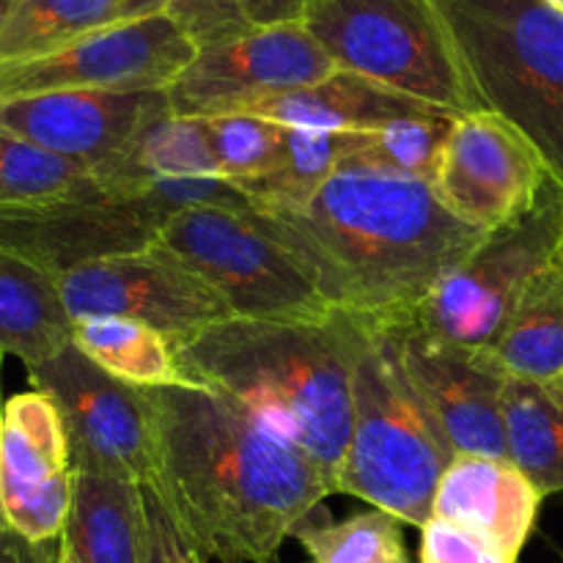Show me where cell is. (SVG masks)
I'll list each match as a JSON object with an SVG mask.
<instances>
[{
  "instance_id": "cell-1",
  "label": "cell",
  "mask_w": 563,
  "mask_h": 563,
  "mask_svg": "<svg viewBox=\"0 0 563 563\" xmlns=\"http://www.w3.org/2000/svg\"><path fill=\"white\" fill-rule=\"evenodd\" d=\"M335 311L399 328L482 245L416 176L350 157L300 209H247Z\"/></svg>"
},
{
  "instance_id": "cell-2",
  "label": "cell",
  "mask_w": 563,
  "mask_h": 563,
  "mask_svg": "<svg viewBox=\"0 0 563 563\" xmlns=\"http://www.w3.org/2000/svg\"><path fill=\"white\" fill-rule=\"evenodd\" d=\"M157 434L148 487L203 561L278 563L280 548L328 495L297 445L207 385L146 388Z\"/></svg>"
},
{
  "instance_id": "cell-3",
  "label": "cell",
  "mask_w": 563,
  "mask_h": 563,
  "mask_svg": "<svg viewBox=\"0 0 563 563\" xmlns=\"http://www.w3.org/2000/svg\"><path fill=\"white\" fill-rule=\"evenodd\" d=\"M357 322H267L231 317L170 341L192 385L220 390L269 432L311 456L339 493L352 434V352Z\"/></svg>"
},
{
  "instance_id": "cell-4",
  "label": "cell",
  "mask_w": 563,
  "mask_h": 563,
  "mask_svg": "<svg viewBox=\"0 0 563 563\" xmlns=\"http://www.w3.org/2000/svg\"><path fill=\"white\" fill-rule=\"evenodd\" d=\"M451 462L454 454L412 388L394 333L357 322L352 434L339 493L355 495L401 526L421 531L432 517L440 478Z\"/></svg>"
},
{
  "instance_id": "cell-5",
  "label": "cell",
  "mask_w": 563,
  "mask_h": 563,
  "mask_svg": "<svg viewBox=\"0 0 563 563\" xmlns=\"http://www.w3.org/2000/svg\"><path fill=\"white\" fill-rule=\"evenodd\" d=\"M484 110L522 132L563 187V14L542 0H434Z\"/></svg>"
},
{
  "instance_id": "cell-6",
  "label": "cell",
  "mask_w": 563,
  "mask_h": 563,
  "mask_svg": "<svg viewBox=\"0 0 563 563\" xmlns=\"http://www.w3.org/2000/svg\"><path fill=\"white\" fill-rule=\"evenodd\" d=\"M302 25L339 71L454 119L484 110L434 0H317Z\"/></svg>"
},
{
  "instance_id": "cell-7",
  "label": "cell",
  "mask_w": 563,
  "mask_h": 563,
  "mask_svg": "<svg viewBox=\"0 0 563 563\" xmlns=\"http://www.w3.org/2000/svg\"><path fill=\"white\" fill-rule=\"evenodd\" d=\"M152 245L201 275L240 319L328 322L341 313L291 253L247 218V209H181L159 225Z\"/></svg>"
},
{
  "instance_id": "cell-8",
  "label": "cell",
  "mask_w": 563,
  "mask_h": 563,
  "mask_svg": "<svg viewBox=\"0 0 563 563\" xmlns=\"http://www.w3.org/2000/svg\"><path fill=\"white\" fill-rule=\"evenodd\" d=\"M563 187L550 181L537 207L487 231L482 245L429 295L407 324L462 346L489 350L526 286L559 256Z\"/></svg>"
},
{
  "instance_id": "cell-9",
  "label": "cell",
  "mask_w": 563,
  "mask_h": 563,
  "mask_svg": "<svg viewBox=\"0 0 563 563\" xmlns=\"http://www.w3.org/2000/svg\"><path fill=\"white\" fill-rule=\"evenodd\" d=\"M25 372L31 388L58 407L75 471L137 487L154 482L157 434L146 388L115 379L75 344Z\"/></svg>"
},
{
  "instance_id": "cell-10",
  "label": "cell",
  "mask_w": 563,
  "mask_h": 563,
  "mask_svg": "<svg viewBox=\"0 0 563 563\" xmlns=\"http://www.w3.org/2000/svg\"><path fill=\"white\" fill-rule=\"evenodd\" d=\"M196 53L168 14L115 22L53 53L0 64V102L58 91L170 88Z\"/></svg>"
},
{
  "instance_id": "cell-11",
  "label": "cell",
  "mask_w": 563,
  "mask_h": 563,
  "mask_svg": "<svg viewBox=\"0 0 563 563\" xmlns=\"http://www.w3.org/2000/svg\"><path fill=\"white\" fill-rule=\"evenodd\" d=\"M55 280L75 322L124 317L176 341L234 317L218 289L157 245L80 264Z\"/></svg>"
},
{
  "instance_id": "cell-12",
  "label": "cell",
  "mask_w": 563,
  "mask_h": 563,
  "mask_svg": "<svg viewBox=\"0 0 563 563\" xmlns=\"http://www.w3.org/2000/svg\"><path fill=\"white\" fill-rule=\"evenodd\" d=\"M335 69L302 22L251 27L229 42L201 47L170 82V110L176 115L242 113L258 102L300 91L328 80Z\"/></svg>"
},
{
  "instance_id": "cell-13",
  "label": "cell",
  "mask_w": 563,
  "mask_h": 563,
  "mask_svg": "<svg viewBox=\"0 0 563 563\" xmlns=\"http://www.w3.org/2000/svg\"><path fill=\"white\" fill-rule=\"evenodd\" d=\"M553 181L533 143L489 110L454 119L432 190L445 209L478 231H495L531 212Z\"/></svg>"
},
{
  "instance_id": "cell-14",
  "label": "cell",
  "mask_w": 563,
  "mask_h": 563,
  "mask_svg": "<svg viewBox=\"0 0 563 563\" xmlns=\"http://www.w3.org/2000/svg\"><path fill=\"white\" fill-rule=\"evenodd\" d=\"M399 357L454 456L509 460L504 429L506 368L489 350L438 339L416 324L388 328Z\"/></svg>"
},
{
  "instance_id": "cell-15",
  "label": "cell",
  "mask_w": 563,
  "mask_h": 563,
  "mask_svg": "<svg viewBox=\"0 0 563 563\" xmlns=\"http://www.w3.org/2000/svg\"><path fill=\"white\" fill-rule=\"evenodd\" d=\"M75 489L64 421L42 390H25L3 405L0 423V506L5 526L31 544L64 533Z\"/></svg>"
},
{
  "instance_id": "cell-16",
  "label": "cell",
  "mask_w": 563,
  "mask_h": 563,
  "mask_svg": "<svg viewBox=\"0 0 563 563\" xmlns=\"http://www.w3.org/2000/svg\"><path fill=\"white\" fill-rule=\"evenodd\" d=\"M168 113V88L58 91L0 102V132L93 170Z\"/></svg>"
},
{
  "instance_id": "cell-17",
  "label": "cell",
  "mask_w": 563,
  "mask_h": 563,
  "mask_svg": "<svg viewBox=\"0 0 563 563\" xmlns=\"http://www.w3.org/2000/svg\"><path fill=\"white\" fill-rule=\"evenodd\" d=\"M544 495L509 460L454 456L440 478L432 517L460 522L520 559Z\"/></svg>"
},
{
  "instance_id": "cell-18",
  "label": "cell",
  "mask_w": 563,
  "mask_h": 563,
  "mask_svg": "<svg viewBox=\"0 0 563 563\" xmlns=\"http://www.w3.org/2000/svg\"><path fill=\"white\" fill-rule=\"evenodd\" d=\"M242 113L258 115V119H267L280 126H297V130L366 132L390 119H401V115L443 113V110L416 102L405 93L390 91V88L352 75V71H333L328 80L317 82V86L280 93V97L253 104Z\"/></svg>"
},
{
  "instance_id": "cell-19",
  "label": "cell",
  "mask_w": 563,
  "mask_h": 563,
  "mask_svg": "<svg viewBox=\"0 0 563 563\" xmlns=\"http://www.w3.org/2000/svg\"><path fill=\"white\" fill-rule=\"evenodd\" d=\"M91 176L108 196H143L146 187L165 179H223L203 119L176 113L148 124Z\"/></svg>"
},
{
  "instance_id": "cell-20",
  "label": "cell",
  "mask_w": 563,
  "mask_h": 563,
  "mask_svg": "<svg viewBox=\"0 0 563 563\" xmlns=\"http://www.w3.org/2000/svg\"><path fill=\"white\" fill-rule=\"evenodd\" d=\"M75 319L47 269L0 251V352L27 366L49 361L71 344Z\"/></svg>"
},
{
  "instance_id": "cell-21",
  "label": "cell",
  "mask_w": 563,
  "mask_h": 563,
  "mask_svg": "<svg viewBox=\"0 0 563 563\" xmlns=\"http://www.w3.org/2000/svg\"><path fill=\"white\" fill-rule=\"evenodd\" d=\"M77 563H143V495L137 484L75 471L60 533Z\"/></svg>"
},
{
  "instance_id": "cell-22",
  "label": "cell",
  "mask_w": 563,
  "mask_h": 563,
  "mask_svg": "<svg viewBox=\"0 0 563 563\" xmlns=\"http://www.w3.org/2000/svg\"><path fill=\"white\" fill-rule=\"evenodd\" d=\"M509 377L563 383V258L539 269L489 346Z\"/></svg>"
},
{
  "instance_id": "cell-23",
  "label": "cell",
  "mask_w": 563,
  "mask_h": 563,
  "mask_svg": "<svg viewBox=\"0 0 563 563\" xmlns=\"http://www.w3.org/2000/svg\"><path fill=\"white\" fill-rule=\"evenodd\" d=\"M506 454L542 495L563 493V390L509 377L504 388Z\"/></svg>"
},
{
  "instance_id": "cell-24",
  "label": "cell",
  "mask_w": 563,
  "mask_h": 563,
  "mask_svg": "<svg viewBox=\"0 0 563 563\" xmlns=\"http://www.w3.org/2000/svg\"><path fill=\"white\" fill-rule=\"evenodd\" d=\"M71 344L99 368L113 374L121 383L135 385V388L192 385L176 363V352L168 335L135 322V319H80L75 322Z\"/></svg>"
},
{
  "instance_id": "cell-25",
  "label": "cell",
  "mask_w": 563,
  "mask_h": 563,
  "mask_svg": "<svg viewBox=\"0 0 563 563\" xmlns=\"http://www.w3.org/2000/svg\"><path fill=\"white\" fill-rule=\"evenodd\" d=\"M357 148H361V132L284 126L275 168L262 179L242 185L240 190L251 198L253 209H300L344 159L357 154Z\"/></svg>"
},
{
  "instance_id": "cell-26",
  "label": "cell",
  "mask_w": 563,
  "mask_h": 563,
  "mask_svg": "<svg viewBox=\"0 0 563 563\" xmlns=\"http://www.w3.org/2000/svg\"><path fill=\"white\" fill-rule=\"evenodd\" d=\"M119 22V0H9L0 22V64L53 53Z\"/></svg>"
},
{
  "instance_id": "cell-27",
  "label": "cell",
  "mask_w": 563,
  "mask_h": 563,
  "mask_svg": "<svg viewBox=\"0 0 563 563\" xmlns=\"http://www.w3.org/2000/svg\"><path fill=\"white\" fill-rule=\"evenodd\" d=\"M86 165L0 132V209L102 196Z\"/></svg>"
},
{
  "instance_id": "cell-28",
  "label": "cell",
  "mask_w": 563,
  "mask_h": 563,
  "mask_svg": "<svg viewBox=\"0 0 563 563\" xmlns=\"http://www.w3.org/2000/svg\"><path fill=\"white\" fill-rule=\"evenodd\" d=\"M451 124H454V115L443 113L390 119L374 130L361 132V148L352 157H361L379 168L396 170V174L416 176V179L432 185L440 148H443Z\"/></svg>"
},
{
  "instance_id": "cell-29",
  "label": "cell",
  "mask_w": 563,
  "mask_h": 563,
  "mask_svg": "<svg viewBox=\"0 0 563 563\" xmlns=\"http://www.w3.org/2000/svg\"><path fill=\"white\" fill-rule=\"evenodd\" d=\"M313 563H396L405 555L401 522L379 509L333 526H302L295 533Z\"/></svg>"
},
{
  "instance_id": "cell-30",
  "label": "cell",
  "mask_w": 563,
  "mask_h": 563,
  "mask_svg": "<svg viewBox=\"0 0 563 563\" xmlns=\"http://www.w3.org/2000/svg\"><path fill=\"white\" fill-rule=\"evenodd\" d=\"M209 148L220 176L242 187L275 168L280 157L284 126L251 113H223L203 119Z\"/></svg>"
},
{
  "instance_id": "cell-31",
  "label": "cell",
  "mask_w": 563,
  "mask_h": 563,
  "mask_svg": "<svg viewBox=\"0 0 563 563\" xmlns=\"http://www.w3.org/2000/svg\"><path fill=\"white\" fill-rule=\"evenodd\" d=\"M168 16L187 33L196 49L251 31L242 0H170Z\"/></svg>"
},
{
  "instance_id": "cell-32",
  "label": "cell",
  "mask_w": 563,
  "mask_h": 563,
  "mask_svg": "<svg viewBox=\"0 0 563 563\" xmlns=\"http://www.w3.org/2000/svg\"><path fill=\"white\" fill-rule=\"evenodd\" d=\"M421 563H517V559L460 522L429 517L421 528Z\"/></svg>"
},
{
  "instance_id": "cell-33",
  "label": "cell",
  "mask_w": 563,
  "mask_h": 563,
  "mask_svg": "<svg viewBox=\"0 0 563 563\" xmlns=\"http://www.w3.org/2000/svg\"><path fill=\"white\" fill-rule=\"evenodd\" d=\"M143 495V563H203L152 487Z\"/></svg>"
},
{
  "instance_id": "cell-34",
  "label": "cell",
  "mask_w": 563,
  "mask_h": 563,
  "mask_svg": "<svg viewBox=\"0 0 563 563\" xmlns=\"http://www.w3.org/2000/svg\"><path fill=\"white\" fill-rule=\"evenodd\" d=\"M313 3L317 0H242V9L251 27H275L302 22Z\"/></svg>"
},
{
  "instance_id": "cell-35",
  "label": "cell",
  "mask_w": 563,
  "mask_h": 563,
  "mask_svg": "<svg viewBox=\"0 0 563 563\" xmlns=\"http://www.w3.org/2000/svg\"><path fill=\"white\" fill-rule=\"evenodd\" d=\"M0 563H44L42 544H31L11 528L0 531Z\"/></svg>"
},
{
  "instance_id": "cell-36",
  "label": "cell",
  "mask_w": 563,
  "mask_h": 563,
  "mask_svg": "<svg viewBox=\"0 0 563 563\" xmlns=\"http://www.w3.org/2000/svg\"><path fill=\"white\" fill-rule=\"evenodd\" d=\"M170 0H119V22L148 20V16L168 14Z\"/></svg>"
},
{
  "instance_id": "cell-37",
  "label": "cell",
  "mask_w": 563,
  "mask_h": 563,
  "mask_svg": "<svg viewBox=\"0 0 563 563\" xmlns=\"http://www.w3.org/2000/svg\"><path fill=\"white\" fill-rule=\"evenodd\" d=\"M44 550V563H77L75 555H71V550L66 548L64 539H55V542L49 544H42Z\"/></svg>"
},
{
  "instance_id": "cell-38",
  "label": "cell",
  "mask_w": 563,
  "mask_h": 563,
  "mask_svg": "<svg viewBox=\"0 0 563 563\" xmlns=\"http://www.w3.org/2000/svg\"><path fill=\"white\" fill-rule=\"evenodd\" d=\"M3 352H0V423H3ZM3 528H9L5 526V517H3V506H0V531H3Z\"/></svg>"
},
{
  "instance_id": "cell-39",
  "label": "cell",
  "mask_w": 563,
  "mask_h": 563,
  "mask_svg": "<svg viewBox=\"0 0 563 563\" xmlns=\"http://www.w3.org/2000/svg\"><path fill=\"white\" fill-rule=\"evenodd\" d=\"M542 3L553 5V9H559V11H561V14H563V0H542Z\"/></svg>"
},
{
  "instance_id": "cell-40",
  "label": "cell",
  "mask_w": 563,
  "mask_h": 563,
  "mask_svg": "<svg viewBox=\"0 0 563 563\" xmlns=\"http://www.w3.org/2000/svg\"><path fill=\"white\" fill-rule=\"evenodd\" d=\"M5 9H9V0H0V22H3V16H5Z\"/></svg>"
},
{
  "instance_id": "cell-41",
  "label": "cell",
  "mask_w": 563,
  "mask_h": 563,
  "mask_svg": "<svg viewBox=\"0 0 563 563\" xmlns=\"http://www.w3.org/2000/svg\"><path fill=\"white\" fill-rule=\"evenodd\" d=\"M559 256L563 258V231H561V245H559Z\"/></svg>"
},
{
  "instance_id": "cell-42",
  "label": "cell",
  "mask_w": 563,
  "mask_h": 563,
  "mask_svg": "<svg viewBox=\"0 0 563 563\" xmlns=\"http://www.w3.org/2000/svg\"><path fill=\"white\" fill-rule=\"evenodd\" d=\"M396 563H410V561H407V559H401V561H396Z\"/></svg>"
},
{
  "instance_id": "cell-43",
  "label": "cell",
  "mask_w": 563,
  "mask_h": 563,
  "mask_svg": "<svg viewBox=\"0 0 563 563\" xmlns=\"http://www.w3.org/2000/svg\"><path fill=\"white\" fill-rule=\"evenodd\" d=\"M555 388H561V390H563V383H561V385H555Z\"/></svg>"
}]
</instances>
